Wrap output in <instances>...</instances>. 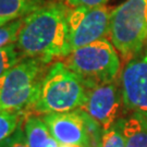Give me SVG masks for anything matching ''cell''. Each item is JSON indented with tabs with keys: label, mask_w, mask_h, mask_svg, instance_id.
Wrapping results in <instances>:
<instances>
[{
	"label": "cell",
	"mask_w": 147,
	"mask_h": 147,
	"mask_svg": "<svg viewBox=\"0 0 147 147\" xmlns=\"http://www.w3.org/2000/svg\"><path fill=\"white\" fill-rule=\"evenodd\" d=\"M61 2L44 5L23 18L16 46L24 57L50 63L70 53L67 13Z\"/></svg>",
	"instance_id": "1"
},
{
	"label": "cell",
	"mask_w": 147,
	"mask_h": 147,
	"mask_svg": "<svg viewBox=\"0 0 147 147\" xmlns=\"http://www.w3.org/2000/svg\"><path fill=\"white\" fill-rule=\"evenodd\" d=\"M86 96L87 88L82 80L63 61H56L48 68L28 113L44 116L78 110L84 105Z\"/></svg>",
	"instance_id": "2"
},
{
	"label": "cell",
	"mask_w": 147,
	"mask_h": 147,
	"mask_svg": "<svg viewBox=\"0 0 147 147\" xmlns=\"http://www.w3.org/2000/svg\"><path fill=\"white\" fill-rule=\"evenodd\" d=\"M48 64L39 59L24 57L5 72L0 78V111L28 112L47 73Z\"/></svg>",
	"instance_id": "3"
},
{
	"label": "cell",
	"mask_w": 147,
	"mask_h": 147,
	"mask_svg": "<svg viewBox=\"0 0 147 147\" xmlns=\"http://www.w3.org/2000/svg\"><path fill=\"white\" fill-rule=\"evenodd\" d=\"M62 59L64 64L82 80L86 88L119 78L121 57L107 38L72 50Z\"/></svg>",
	"instance_id": "4"
},
{
	"label": "cell",
	"mask_w": 147,
	"mask_h": 147,
	"mask_svg": "<svg viewBox=\"0 0 147 147\" xmlns=\"http://www.w3.org/2000/svg\"><path fill=\"white\" fill-rule=\"evenodd\" d=\"M108 38L125 62L141 53L147 42V0H126L113 8Z\"/></svg>",
	"instance_id": "5"
},
{
	"label": "cell",
	"mask_w": 147,
	"mask_h": 147,
	"mask_svg": "<svg viewBox=\"0 0 147 147\" xmlns=\"http://www.w3.org/2000/svg\"><path fill=\"white\" fill-rule=\"evenodd\" d=\"M59 144L98 147L104 130L98 122L81 109L40 116Z\"/></svg>",
	"instance_id": "6"
},
{
	"label": "cell",
	"mask_w": 147,
	"mask_h": 147,
	"mask_svg": "<svg viewBox=\"0 0 147 147\" xmlns=\"http://www.w3.org/2000/svg\"><path fill=\"white\" fill-rule=\"evenodd\" d=\"M113 8L98 7L69 8L67 13L70 53L102 38H108Z\"/></svg>",
	"instance_id": "7"
},
{
	"label": "cell",
	"mask_w": 147,
	"mask_h": 147,
	"mask_svg": "<svg viewBox=\"0 0 147 147\" xmlns=\"http://www.w3.org/2000/svg\"><path fill=\"white\" fill-rule=\"evenodd\" d=\"M119 80L124 108L147 120V48L125 63Z\"/></svg>",
	"instance_id": "8"
},
{
	"label": "cell",
	"mask_w": 147,
	"mask_h": 147,
	"mask_svg": "<svg viewBox=\"0 0 147 147\" xmlns=\"http://www.w3.org/2000/svg\"><path fill=\"white\" fill-rule=\"evenodd\" d=\"M123 105L119 78L87 88V96L81 110L87 113L106 131L119 120Z\"/></svg>",
	"instance_id": "9"
},
{
	"label": "cell",
	"mask_w": 147,
	"mask_h": 147,
	"mask_svg": "<svg viewBox=\"0 0 147 147\" xmlns=\"http://www.w3.org/2000/svg\"><path fill=\"white\" fill-rule=\"evenodd\" d=\"M24 132L28 147H59L60 145L40 117L27 116L24 122Z\"/></svg>",
	"instance_id": "10"
},
{
	"label": "cell",
	"mask_w": 147,
	"mask_h": 147,
	"mask_svg": "<svg viewBox=\"0 0 147 147\" xmlns=\"http://www.w3.org/2000/svg\"><path fill=\"white\" fill-rule=\"evenodd\" d=\"M122 131L125 147H147V120L144 117L131 112L122 118Z\"/></svg>",
	"instance_id": "11"
},
{
	"label": "cell",
	"mask_w": 147,
	"mask_h": 147,
	"mask_svg": "<svg viewBox=\"0 0 147 147\" xmlns=\"http://www.w3.org/2000/svg\"><path fill=\"white\" fill-rule=\"evenodd\" d=\"M44 5V0H0V16L19 19Z\"/></svg>",
	"instance_id": "12"
},
{
	"label": "cell",
	"mask_w": 147,
	"mask_h": 147,
	"mask_svg": "<svg viewBox=\"0 0 147 147\" xmlns=\"http://www.w3.org/2000/svg\"><path fill=\"white\" fill-rule=\"evenodd\" d=\"M27 117L23 111H0V142L12 134Z\"/></svg>",
	"instance_id": "13"
},
{
	"label": "cell",
	"mask_w": 147,
	"mask_h": 147,
	"mask_svg": "<svg viewBox=\"0 0 147 147\" xmlns=\"http://www.w3.org/2000/svg\"><path fill=\"white\" fill-rule=\"evenodd\" d=\"M23 58L24 56L19 50L16 42L0 48V78Z\"/></svg>",
	"instance_id": "14"
},
{
	"label": "cell",
	"mask_w": 147,
	"mask_h": 147,
	"mask_svg": "<svg viewBox=\"0 0 147 147\" xmlns=\"http://www.w3.org/2000/svg\"><path fill=\"white\" fill-rule=\"evenodd\" d=\"M98 147H125L122 131V118L117 121L110 129L104 131Z\"/></svg>",
	"instance_id": "15"
},
{
	"label": "cell",
	"mask_w": 147,
	"mask_h": 147,
	"mask_svg": "<svg viewBox=\"0 0 147 147\" xmlns=\"http://www.w3.org/2000/svg\"><path fill=\"white\" fill-rule=\"evenodd\" d=\"M23 18L12 20L0 27V48L16 42L23 24Z\"/></svg>",
	"instance_id": "16"
},
{
	"label": "cell",
	"mask_w": 147,
	"mask_h": 147,
	"mask_svg": "<svg viewBox=\"0 0 147 147\" xmlns=\"http://www.w3.org/2000/svg\"><path fill=\"white\" fill-rule=\"evenodd\" d=\"M0 147H28L24 127H22V124L12 134L0 142Z\"/></svg>",
	"instance_id": "17"
},
{
	"label": "cell",
	"mask_w": 147,
	"mask_h": 147,
	"mask_svg": "<svg viewBox=\"0 0 147 147\" xmlns=\"http://www.w3.org/2000/svg\"><path fill=\"white\" fill-rule=\"evenodd\" d=\"M109 0H58L68 8H80V7H98L106 5Z\"/></svg>",
	"instance_id": "18"
},
{
	"label": "cell",
	"mask_w": 147,
	"mask_h": 147,
	"mask_svg": "<svg viewBox=\"0 0 147 147\" xmlns=\"http://www.w3.org/2000/svg\"><path fill=\"white\" fill-rule=\"evenodd\" d=\"M12 20H16V19H12V18H7V16H0V27L2 25L7 24L8 22L12 21Z\"/></svg>",
	"instance_id": "19"
},
{
	"label": "cell",
	"mask_w": 147,
	"mask_h": 147,
	"mask_svg": "<svg viewBox=\"0 0 147 147\" xmlns=\"http://www.w3.org/2000/svg\"><path fill=\"white\" fill-rule=\"evenodd\" d=\"M59 147H80V146H76V145H65V144H60Z\"/></svg>",
	"instance_id": "20"
},
{
	"label": "cell",
	"mask_w": 147,
	"mask_h": 147,
	"mask_svg": "<svg viewBox=\"0 0 147 147\" xmlns=\"http://www.w3.org/2000/svg\"><path fill=\"white\" fill-rule=\"evenodd\" d=\"M146 44H147V42H146ZM146 48H147V47H146Z\"/></svg>",
	"instance_id": "21"
}]
</instances>
